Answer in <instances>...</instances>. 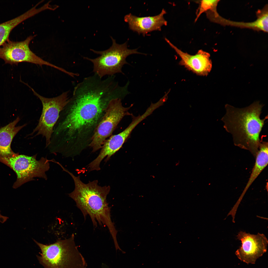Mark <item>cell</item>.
Wrapping results in <instances>:
<instances>
[{"label": "cell", "mask_w": 268, "mask_h": 268, "mask_svg": "<svg viewBox=\"0 0 268 268\" xmlns=\"http://www.w3.org/2000/svg\"><path fill=\"white\" fill-rule=\"evenodd\" d=\"M113 86L94 77L84 78L60 112L53 128L50 153L65 157L79 155L89 147L110 101L116 98Z\"/></svg>", "instance_id": "cell-1"}, {"label": "cell", "mask_w": 268, "mask_h": 268, "mask_svg": "<svg viewBox=\"0 0 268 268\" xmlns=\"http://www.w3.org/2000/svg\"><path fill=\"white\" fill-rule=\"evenodd\" d=\"M264 105L254 102L242 108L228 104L225 105L226 113L221 120L223 127L233 137L235 145L249 151L255 158L261 142L260 135L268 116L261 119Z\"/></svg>", "instance_id": "cell-2"}, {"label": "cell", "mask_w": 268, "mask_h": 268, "mask_svg": "<svg viewBox=\"0 0 268 268\" xmlns=\"http://www.w3.org/2000/svg\"><path fill=\"white\" fill-rule=\"evenodd\" d=\"M63 171L67 172L73 180L74 189L68 195L75 201L84 219L88 215L94 227H97L98 223L106 226L114 244H117L118 231L111 219L110 207L106 200L110 191V186H100L97 180L85 183L81 180L80 176H75L65 168Z\"/></svg>", "instance_id": "cell-3"}, {"label": "cell", "mask_w": 268, "mask_h": 268, "mask_svg": "<svg viewBox=\"0 0 268 268\" xmlns=\"http://www.w3.org/2000/svg\"><path fill=\"white\" fill-rule=\"evenodd\" d=\"M72 234L69 238L58 239L49 245L34 240L41 253L37 256L40 263L44 268H87V264L78 250Z\"/></svg>", "instance_id": "cell-4"}, {"label": "cell", "mask_w": 268, "mask_h": 268, "mask_svg": "<svg viewBox=\"0 0 268 268\" xmlns=\"http://www.w3.org/2000/svg\"><path fill=\"white\" fill-rule=\"evenodd\" d=\"M27 85L31 89L34 95L40 100L42 108L37 125L26 137L32 139L41 135L45 139V147L46 148L50 143L54 127L60 113L68 102L69 92H64L55 97L47 98L41 96L28 84Z\"/></svg>", "instance_id": "cell-5"}, {"label": "cell", "mask_w": 268, "mask_h": 268, "mask_svg": "<svg viewBox=\"0 0 268 268\" xmlns=\"http://www.w3.org/2000/svg\"><path fill=\"white\" fill-rule=\"evenodd\" d=\"M111 37L112 44L107 50L98 51L91 49L94 53L100 55L99 56L93 59L83 57L84 59L92 63L93 72L101 78L104 76H113L117 73L123 74L122 68L124 65L129 64L126 59L129 55L136 54H145L138 52L137 49H128L127 42L119 44L112 37Z\"/></svg>", "instance_id": "cell-6"}, {"label": "cell", "mask_w": 268, "mask_h": 268, "mask_svg": "<svg viewBox=\"0 0 268 268\" xmlns=\"http://www.w3.org/2000/svg\"><path fill=\"white\" fill-rule=\"evenodd\" d=\"M37 154L29 156L17 153L13 157L0 158V162L9 167L16 173L17 179L13 185L14 188L34 180L35 177L47 180L46 172L50 168L49 160L42 157L37 160Z\"/></svg>", "instance_id": "cell-7"}, {"label": "cell", "mask_w": 268, "mask_h": 268, "mask_svg": "<svg viewBox=\"0 0 268 268\" xmlns=\"http://www.w3.org/2000/svg\"><path fill=\"white\" fill-rule=\"evenodd\" d=\"M121 99L116 98L109 102L104 114L98 125L89 147L92 152L101 149L106 139L111 135L118 124L125 116L131 115L129 112L133 105L123 106Z\"/></svg>", "instance_id": "cell-8"}, {"label": "cell", "mask_w": 268, "mask_h": 268, "mask_svg": "<svg viewBox=\"0 0 268 268\" xmlns=\"http://www.w3.org/2000/svg\"><path fill=\"white\" fill-rule=\"evenodd\" d=\"M34 36H30L24 40L15 41L8 39L0 47V58L5 63L11 65L26 62L46 65L58 69L59 67L45 61L38 56L30 49L29 44Z\"/></svg>", "instance_id": "cell-9"}, {"label": "cell", "mask_w": 268, "mask_h": 268, "mask_svg": "<svg viewBox=\"0 0 268 268\" xmlns=\"http://www.w3.org/2000/svg\"><path fill=\"white\" fill-rule=\"evenodd\" d=\"M241 243L235 254L241 261L247 264H255L256 260L267 251L268 240L264 234H251L241 231L237 236Z\"/></svg>", "instance_id": "cell-10"}, {"label": "cell", "mask_w": 268, "mask_h": 268, "mask_svg": "<svg viewBox=\"0 0 268 268\" xmlns=\"http://www.w3.org/2000/svg\"><path fill=\"white\" fill-rule=\"evenodd\" d=\"M165 39L180 58L179 65L199 76H206L210 72L212 65L209 53L200 50L195 54L190 55L178 49L167 38Z\"/></svg>", "instance_id": "cell-11"}, {"label": "cell", "mask_w": 268, "mask_h": 268, "mask_svg": "<svg viewBox=\"0 0 268 268\" xmlns=\"http://www.w3.org/2000/svg\"><path fill=\"white\" fill-rule=\"evenodd\" d=\"M166 13L163 9L160 13L154 16L139 17L129 13L125 16L124 19L128 23L130 29L145 36L154 31H161L162 26L167 25V22L164 17Z\"/></svg>", "instance_id": "cell-12"}, {"label": "cell", "mask_w": 268, "mask_h": 268, "mask_svg": "<svg viewBox=\"0 0 268 268\" xmlns=\"http://www.w3.org/2000/svg\"><path fill=\"white\" fill-rule=\"evenodd\" d=\"M134 128L133 124H130L121 133L111 135L106 139L102 145L99 154L94 159L95 162L100 165L105 157L104 161L106 162L108 161L111 157L121 148Z\"/></svg>", "instance_id": "cell-13"}, {"label": "cell", "mask_w": 268, "mask_h": 268, "mask_svg": "<svg viewBox=\"0 0 268 268\" xmlns=\"http://www.w3.org/2000/svg\"><path fill=\"white\" fill-rule=\"evenodd\" d=\"M20 120L19 117L4 126L0 128V158L13 157L17 153H15L11 148L12 140L16 135L27 124L16 126Z\"/></svg>", "instance_id": "cell-14"}, {"label": "cell", "mask_w": 268, "mask_h": 268, "mask_svg": "<svg viewBox=\"0 0 268 268\" xmlns=\"http://www.w3.org/2000/svg\"><path fill=\"white\" fill-rule=\"evenodd\" d=\"M255 162L246 186L236 202L239 204L249 188L267 166L268 163V143L262 138L258 150L256 154Z\"/></svg>", "instance_id": "cell-15"}, {"label": "cell", "mask_w": 268, "mask_h": 268, "mask_svg": "<svg viewBox=\"0 0 268 268\" xmlns=\"http://www.w3.org/2000/svg\"><path fill=\"white\" fill-rule=\"evenodd\" d=\"M37 13L36 9L33 7L15 18L0 24V47L8 39L10 33L14 28Z\"/></svg>", "instance_id": "cell-16"}, {"label": "cell", "mask_w": 268, "mask_h": 268, "mask_svg": "<svg viewBox=\"0 0 268 268\" xmlns=\"http://www.w3.org/2000/svg\"><path fill=\"white\" fill-rule=\"evenodd\" d=\"M219 0H203L198 1L197 2L199 4V8L197 10L196 17L195 22L196 21L201 14L204 13L208 8L210 7H217Z\"/></svg>", "instance_id": "cell-17"}, {"label": "cell", "mask_w": 268, "mask_h": 268, "mask_svg": "<svg viewBox=\"0 0 268 268\" xmlns=\"http://www.w3.org/2000/svg\"><path fill=\"white\" fill-rule=\"evenodd\" d=\"M102 268H109L108 266L105 264L102 263L101 265Z\"/></svg>", "instance_id": "cell-18"}]
</instances>
